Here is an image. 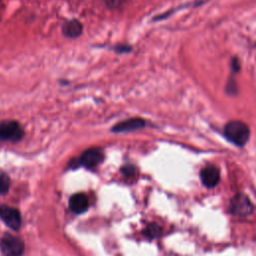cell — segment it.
I'll use <instances>...</instances> for the list:
<instances>
[{"label": "cell", "instance_id": "cell-3", "mask_svg": "<svg viewBox=\"0 0 256 256\" xmlns=\"http://www.w3.org/2000/svg\"><path fill=\"white\" fill-rule=\"evenodd\" d=\"M0 249L4 256H22L24 243L17 236L6 234L0 240Z\"/></svg>", "mask_w": 256, "mask_h": 256}, {"label": "cell", "instance_id": "cell-6", "mask_svg": "<svg viewBox=\"0 0 256 256\" xmlns=\"http://www.w3.org/2000/svg\"><path fill=\"white\" fill-rule=\"evenodd\" d=\"M103 158H104V155L100 149L89 148L82 153L78 162L80 165H83L86 168L92 169L98 166L103 161Z\"/></svg>", "mask_w": 256, "mask_h": 256}, {"label": "cell", "instance_id": "cell-12", "mask_svg": "<svg viewBox=\"0 0 256 256\" xmlns=\"http://www.w3.org/2000/svg\"><path fill=\"white\" fill-rule=\"evenodd\" d=\"M160 232V229L158 226L156 225H150L146 228V231H145V234L147 237H155L159 234Z\"/></svg>", "mask_w": 256, "mask_h": 256}, {"label": "cell", "instance_id": "cell-11", "mask_svg": "<svg viewBox=\"0 0 256 256\" xmlns=\"http://www.w3.org/2000/svg\"><path fill=\"white\" fill-rule=\"evenodd\" d=\"M10 187V180L7 175L0 174V195L7 193Z\"/></svg>", "mask_w": 256, "mask_h": 256}, {"label": "cell", "instance_id": "cell-2", "mask_svg": "<svg viewBox=\"0 0 256 256\" xmlns=\"http://www.w3.org/2000/svg\"><path fill=\"white\" fill-rule=\"evenodd\" d=\"M229 211L235 216L246 217L252 213L253 204L247 195L238 193L231 199L229 204Z\"/></svg>", "mask_w": 256, "mask_h": 256}, {"label": "cell", "instance_id": "cell-7", "mask_svg": "<svg viewBox=\"0 0 256 256\" xmlns=\"http://www.w3.org/2000/svg\"><path fill=\"white\" fill-rule=\"evenodd\" d=\"M200 179L205 187L213 188L220 180V171L214 165H207L201 170Z\"/></svg>", "mask_w": 256, "mask_h": 256}, {"label": "cell", "instance_id": "cell-8", "mask_svg": "<svg viewBox=\"0 0 256 256\" xmlns=\"http://www.w3.org/2000/svg\"><path fill=\"white\" fill-rule=\"evenodd\" d=\"M69 206L70 209L76 214L84 213L89 207L88 197L83 193L74 194L69 200Z\"/></svg>", "mask_w": 256, "mask_h": 256}, {"label": "cell", "instance_id": "cell-10", "mask_svg": "<svg viewBox=\"0 0 256 256\" xmlns=\"http://www.w3.org/2000/svg\"><path fill=\"white\" fill-rule=\"evenodd\" d=\"M83 25L77 19H71L66 21L62 26V33L64 36L70 39H75L82 34Z\"/></svg>", "mask_w": 256, "mask_h": 256}, {"label": "cell", "instance_id": "cell-1", "mask_svg": "<svg viewBox=\"0 0 256 256\" xmlns=\"http://www.w3.org/2000/svg\"><path fill=\"white\" fill-rule=\"evenodd\" d=\"M225 137L237 146H243L247 143L250 136L249 127L242 121L234 120L228 122L224 127Z\"/></svg>", "mask_w": 256, "mask_h": 256}, {"label": "cell", "instance_id": "cell-9", "mask_svg": "<svg viewBox=\"0 0 256 256\" xmlns=\"http://www.w3.org/2000/svg\"><path fill=\"white\" fill-rule=\"evenodd\" d=\"M145 126V121L141 118H130L125 121L119 122L116 124L112 130L114 132H127V131H134L141 129Z\"/></svg>", "mask_w": 256, "mask_h": 256}, {"label": "cell", "instance_id": "cell-5", "mask_svg": "<svg viewBox=\"0 0 256 256\" xmlns=\"http://www.w3.org/2000/svg\"><path fill=\"white\" fill-rule=\"evenodd\" d=\"M0 217L3 222L13 230H18L21 227L20 212L11 206H0Z\"/></svg>", "mask_w": 256, "mask_h": 256}, {"label": "cell", "instance_id": "cell-4", "mask_svg": "<svg viewBox=\"0 0 256 256\" xmlns=\"http://www.w3.org/2000/svg\"><path fill=\"white\" fill-rule=\"evenodd\" d=\"M24 130L22 126L13 120H7L0 123V141L16 142L22 139Z\"/></svg>", "mask_w": 256, "mask_h": 256}, {"label": "cell", "instance_id": "cell-13", "mask_svg": "<svg viewBox=\"0 0 256 256\" xmlns=\"http://www.w3.org/2000/svg\"><path fill=\"white\" fill-rule=\"evenodd\" d=\"M135 172H136V170H135V168H134L132 165H126V166H124L123 169H122V173H123L126 177H132V176H134Z\"/></svg>", "mask_w": 256, "mask_h": 256}]
</instances>
